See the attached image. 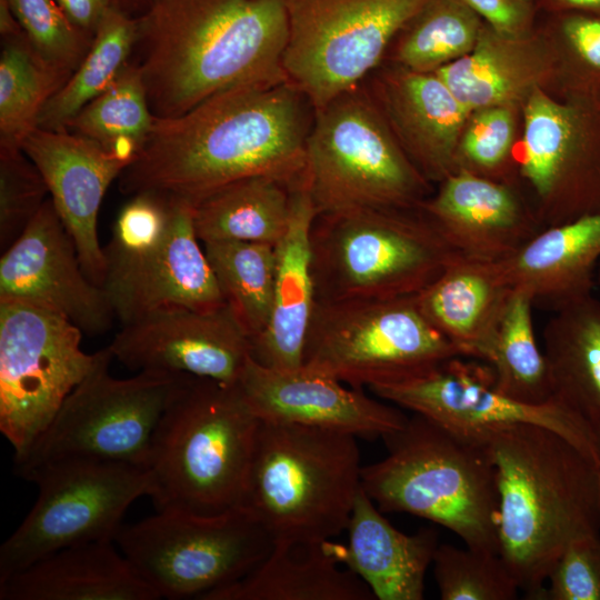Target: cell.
Wrapping results in <instances>:
<instances>
[{
    "instance_id": "obj_1",
    "label": "cell",
    "mask_w": 600,
    "mask_h": 600,
    "mask_svg": "<svg viewBox=\"0 0 600 600\" xmlns=\"http://www.w3.org/2000/svg\"><path fill=\"white\" fill-rule=\"evenodd\" d=\"M312 106L291 83L227 89L173 118H157L118 178L124 194L156 192L196 204L234 181L304 176Z\"/></svg>"
},
{
    "instance_id": "obj_2",
    "label": "cell",
    "mask_w": 600,
    "mask_h": 600,
    "mask_svg": "<svg viewBox=\"0 0 600 600\" xmlns=\"http://www.w3.org/2000/svg\"><path fill=\"white\" fill-rule=\"evenodd\" d=\"M133 51L157 118L243 84L287 82L286 0H153Z\"/></svg>"
},
{
    "instance_id": "obj_3",
    "label": "cell",
    "mask_w": 600,
    "mask_h": 600,
    "mask_svg": "<svg viewBox=\"0 0 600 600\" xmlns=\"http://www.w3.org/2000/svg\"><path fill=\"white\" fill-rule=\"evenodd\" d=\"M499 492V554L524 598L542 600L547 578L574 538L600 533L599 461L532 423L484 440Z\"/></svg>"
},
{
    "instance_id": "obj_4",
    "label": "cell",
    "mask_w": 600,
    "mask_h": 600,
    "mask_svg": "<svg viewBox=\"0 0 600 600\" xmlns=\"http://www.w3.org/2000/svg\"><path fill=\"white\" fill-rule=\"evenodd\" d=\"M259 423L238 383L190 376L150 443L157 511L217 516L242 507Z\"/></svg>"
},
{
    "instance_id": "obj_5",
    "label": "cell",
    "mask_w": 600,
    "mask_h": 600,
    "mask_svg": "<svg viewBox=\"0 0 600 600\" xmlns=\"http://www.w3.org/2000/svg\"><path fill=\"white\" fill-rule=\"evenodd\" d=\"M382 439L388 454L361 470V486L382 513L427 519L468 548L499 553L498 483L484 442L417 413Z\"/></svg>"
},
{
    "instance_id": "obj_6",
    "label": "cell",
    "mask_w": 600,
    "mask_h": 600,
    "mask_svg": "<svg viewBox=\"0 0 600 600\" xmlns=\"http://www.w3.org/2000/svg\"><path fill=\"white\" fill-rule=\"evenodd\" d=\"M361 470L351 433L260 420L242 507L273 544L332 540L347 529Z\"/></svg>"
},
{
    "instance_id": "obj_7",
    "label": "cell",
    "mask_w": 600,
    "mask_h": 600,
    "mask_svg": "<svg viewBox=\"0 0 600 600\" xmlns=\"http://www.w3.org/2000/svg\"><path fill=\"white\" fill-rule=\"evenodd\" d=\"M416 208L319 214L311 227L316 301L414 296L460 256Z\"/></svg>"
},
{
    "instance_id": "obj_8",
    "label": "cell",
    "mask_w": 600,
    "mask_h": 600,
    "mask_svg": "<svg viewBox=\"0 0 600 600\" xmlns=\"http://www.w3.org/2000/svg\"><path fill=\"white\" fill-rule=\"evenodd\" d=\"M304 180L318 216L419 208L426 188L363 82L313 110Z\"/></svg>"
},
{
    "instance_id": "obj_9",
    "label": "cell",
    "mask_w": 600,
    "mask_h": 600,
    "mask_svg": "<svg viewBox=\"0 0 600 600\" xmlns=\"http://www.w3.org/2000/svg\"><path fill=\"white\" fill-rule=\"evenodd\" d=\"M109 348L68 394L48 427L28 450L13 458L26 478L48 464L69 460L126 462L146 467L153 432L167 407L191 374L142 370L118 379L110 374Z\"/></svg>"
},
{
    "instance_id": "obj_10",
    "label": "cell",
    "mask_w": 600,
    "mask_h": 600,
    "mask_svg": "<svg viewBox=\"0 0 600 600\" xmlns=\"http://www.w3.org/2000/svg\"><path fill=\"white\" fill-rule=\"evenodd\" d=\"M462 351L421 312L416 294L316 301L303 366L354 389L397 382Z\"/></svg>"
},
{
    "instance_id": "obj_11",
    "label": "cell",
    "mask_w": 600,
    "mask_h": 600,
    "mask_svg": "<svg viewBox=\"0 0 600 600\" xmlns=\"http://www.w3.org/2000/svg\"><path fill=\"white\" fill-rule=\"evenodd\" d=\"M121 553L159 598L200 599L259 566L273 548L244 507L217 516L164 510L116 537Z\"/></svg>"
},
{
    "instance_id": "obj_12",
    "label": "cell",
    "mask_w": 600,
    "mask_h": 600,
    "mask_svg": "<svg viewBox=\"0 0 600 600\" xmlns=\"http://www.w3.org/2000/svg\"><path fill=\"white\" fill-rule=\"evenodd\" d=\"M24 480L38 487L37 500L0 548V580L61 549L116 541L131 503L150 496L146 467L100 460L44 466Z\"/></svg>"
},
{
    "instance_id": "obj_13",
    "label": "cell",
    "mask_w": 600,
    "mask_h": 600,
    "mask_svg": "<svg viewBox=\"0 0 600 600\" xmlns=\"http://www.w3.org/2000/svg\"><path fill=\"white\" fill-rule=\"evenodd\" d=\"M429 0H286L289 83L320 109L358 87Z\"/></svg>"
},
{
    "instance_id": "obj_14",
    "label": "cell",
    "mask_w": 600,
    "mask_h": 600,
    "mask_svg": "<svg viewBox=\"0 0 600 600\" xmlns=\"http://www.w3.org/2000/svg\"><path fill=\"white\" fill-rule=\"evenodd\" d=\"M82 336L54 312L0 301V430L14 458L28 450L96 364L99 351L86 353Z\"/></svg>"
},
{
    "instance_id": "obj_15",
    "label": "cell",
    "mask_w": 600,
    "mask_h": 600,
    "mask_svg": "<svg viewBox=\"0 0 600 600\" xmlns=\"http://www.w3.org/2000/svg\"><path fill=\"white\" fill-rule=\"evenodd\" d=\"M453 357L420 374L370 387L377 397L440 424L462 437L484 442L494 431L532 423L549 428L599 461L596 429L557 399L529 404L497 390L491 367Z\"/></svg>"
},
{
    "instance_id": "obj_16",
    "label": "cell",
    "mask_w": 600,
    "mask_h": 600,
    "mask_svg": "<svg viewBox=\"0 0 600 600\" xmlns=\"http://www.w3.org/2000/svg\"><path fill=\"white\" fill-rule=\"evenodd\" d=\"M0 301L49 310L91 337L107 332L116 319L104 289L84 273L50 197L1 254Z\"/></svg>"
},
{
    "instance_id": "obj_17",
    "label": "cell",
    "mask_w": 600,
    "mask_h": 600,
    "mask_svg": "<svg viewBox=\"0 0 600 600\" xmlns=\"http://www.w3.org/2000/svg\"><path fill=\"white\" fill-rule=\"evenodd\" d=\"M132 370L186 373L238 383L251 340L227 304L212 310L171 308L122 324L108 346Z\"/></svg>"
},
{
    "instance_id": "obj_18",
    "label": "cell",
    "mask_w": 600,
    "mask_h": 600,
    "mask_svg": "<svg viewBox=\"0 0 600 600\" xmlns=\"http://www.w3.org/2000/svg\"><path fill=\"white\" fill-rule=\"evenodd\" d=\"M172 200L174 210L166 239L147 252L106 269L102 288L121 326L158 310L204 311L226 304L199 244L193 206Z\"/></svg>"
},
{
    "instance_id": "obj_19",
    "label": "cell",
    "mask_w": 600,
    "mask_h": 600,
    "mask_svg": "<svg viewBox=\"0 0 600 600\" xmlns=\"http://www.w3.org/2000/svg\"><path fill=\"white\" fill-rule=\"evenodd\" d=\"M238 386L261 421L376 439L402 428L408 420L401 410L370 398L361 389H348L343 382L303 364L272 369L250 357Z\"/></svg>"
},
{
    "instance_id": "obj_20",
    "label": "cell",
    "mask_w": 600,
    "mask_h": 600,
    "mask_svg": "<svg viewBox=\"0 0 600 600\" xmlns=\"http://www.w3.org/2000/svg\"><path fill=\"white\" fill-rule=\"evenodd\" d=\"M21 149L42 174L84 273L102 287L106 258L98 239V213L109 186L128 163L96 141L68 130L36 128Z\"/></svg>"
},
{
    "instance_id": "obj_21",
    "label": "cell",
    "mask_w": 600,
    "mask_h": 600,
    "mask_svg": "<svg viewBox=\"0 0 600 600\" xmlns=\"http://www.w3.org/2000/svg\"><path fill=\"white\" fill-rule=\"evenodd\" d=\"M420 209L462 258L498 262L516 253L544 227L503 183L458 170Z\"/></svg>"
},
{
    "instance_id": "obj_22",
    "label": "cell",
    "mask_w": 600,
    "mask_h": 600,
    "mask_svg": "<svg viewBox=\"0 0 600 600\" xmlns=\"http://www.w3.org/2000/svg\"><path fill=\"white\" fill-rule=\"evenodd\" d=\"M369 92L426 178L443 180L456 172L458 139L470 110L436 72L399 66L374 78Z\"/></svg>"
},
{
    "instance_id": "obj_23",
    "label": "cell",
    "mask_w": 600,
    "mask_h": 600,
    "mask_svg": "<svg viewBox=\"0 0 600 600\" xmlns=\"http://www.w3.org/2000/svg\"><path fill=\"white\" fill-rule=\"evenodd\" d=\"M286 233L274 246L272 309L263 332L251 341V358L272 369L303 364L306 337L316 304L311 271V227L318 216L303 178L291 187Z\"/></svg>"
},
{
    "instance_id": "obj_24",
    "label": "cell",
    "mask_w": 600,
    "mask_h": 600,
    "mask_svg": "<svg viewBox=\"0 0 600 600\" xmlns=\"http://www.w3.org/2000/svg\"><path fill=\"white\" fill-rule=\"evenodd\" d=\"M348 543L338 544L340 562L370 588L378 600H422L424 579L439 546L434 528L413 534L397 530L359 489L348 521Z\"/></svg>"
},
{
    "instance_id": "obj_25",
    "label": "cell",
    "mask_w": 600,
    "mask_h": 600,
    "mask_svg": "<svg viewBox=\"0 0 600 600\" xmlns=\"http://www.w3.org/2000/svg\"><path fill=\"white\" fill-rule=\"evenodd\" d=\"M114 541L56 551L0 580V600H158Z\"/></svg>"
},
{
    "instance_id": "obj_26",
    "label": "cell",
    "mask_w": 600,
    "mask_h": 600,
    "mask_svg": "<svg viewBox=\"0 0 600 600\" xmlns=\"http://www.w3.org/2000/svg\"><path fill=\"white\" fill-rule=\"evenodd\" d=\"M498 262L508 283L527 290L534 306L554 311L592 294L600 263V211L546 227Z\"/></svg>"
},
{
    "instance_id": "obj_27",
    "label": "cell",
    "mask_w": 600,
    "mask_h": 600,
    "mask_svg": "<svg viewBox=\"0 0 600 600\" xmlns=\"http://www.w3.org/2000/svg\"><path fill=\"white\" fill-rule=\"evenodd\" d=\"M512 290L499 262L459 257L416 299L428 321L464 357L486 362Z\"/></svg>"
},
{
    "instance_id": "obj_28",
    "label": "cell",
    "mask_w": 600,
    "mask_h": 600,
    "mask_svg": "<svg viewBox=\"0 0 600 600\" xmlns=\"http://www.w3.org/2000/svg\"><path fill=\"white\" fill-rule=\"evenodd\" d=\"M338 544H273L247 576L202 600H374L368 584L340 562Z\"/></svg>"
},
{
    "instance_id": "obj_29",
    "label": "cell",
    "mask_w": 600,
    "mask_h": 600,
    "mask_svg": "<svg viewBox=\"0 0 600 600\" xmlns=\"http://www.w3.org/2000/svg\"><path fill=\"white\" fill-rule=\"evenodd\" d=\"M533 48L526 33H502L483 22L472 50L436 73L470 111L507 107L537 89L543 62Z\"/></svg>"
},
{
    "instance_id": "obj_30",
    "label": "cell",
    "mask_w": 600,
    "mask_h": 600,
    "mask_svg": "<svg viewBox=\"0 0 600 600\" xmlns=\"http://www.w3.org/2000/svg\"><path fill=\"white\" fill-rule=\"evenodd\" d=\"M552 397L600 423V300L592 294L553 311L543 330Z\"/></svg>"
},
{
    "instance_id": "obj_31",
    "label": "cell",
    "mask_w": 600,
    "mask_h": 600,
    "mask_svg": "<svg viewBox=\"0 0 600 600\" xmlns=\"http://www.w3.org/2000/svg\"><path fill=\"white\" fill-rule=\"evenodd\" d=\"M291 184L270 176L229 183L193 204L201 242L233 240L276 246L287 231Z\"/></svg>"
},
{
    "instance_id": "obj_32",
    "label": "cell",
    "mask_w": 600,
    "mask_h": 600,
    "mask_svg": "<svg viewBox=\"0 0 600 600\" xmlns=\"http://www.w3.org/2000/svg\"><path fill=\"white\" fill-rule=\"evenodd\" d=\"M531 294L514 287L492 338L486 363L498 391L517 401L542 404L553 399L543 350L533 327Z\"/></svg>"
},
{
    "instance_id": "obj_33",
    "label": "cell",
    "mask_w": 600,
    "mask_h": 600,
    "mask_svg": "<svg viewBox=\"0 0 600 600\" xmlns=\"http://www.w3.org/2000/svg\"><path fill=\"white\" fill-rule=\"evenodd\" d=\"M71 74L46 61L23 32L2 38L0 146L21 148L48 101Z\"/></svg>"
},
{
    "instance_id": "obj_34",
    "label": "cell",
    "mask_w": 600,
    "mask_h": 600,
    "mask_svg": "<svg viewBox=\"0 0 600 600\" xmlns=\"http://www.w3.org/2000/svg\"><path fill=\"white\" fill-rule=\"evenodd\" d=\"M224 303L253 341L266 329L272 309L276 249L259 242H203Z\"/></svg>"
},
{
    "instance_id": "obj_35",
    "label": "cell",
    "mask_w": 600,
    "mask_h": 600,
    "mask_svg": "<svg viewBox=\"0 0 600 600\" xmlns=\"http://www.w3.org/2000/svg\"><path fill=\"white\" fill-rule=\"evenodd\" d=\"M154 119L140 69L129 60L112 83L69 121L66 130L96 141L129 166Z\"/></svg>"
},
{
    "instance_id": "obj_36",
    "label": "cell",
    "mask_w": 600,
    "mask_h": 600,
    "mask_svg": "<svg viewBox=\"0 0 600 600\" xmlns=\"http://www.w3.org/2000/svg\"><path fill=\"white\" fill-rule=\"evenodd\" d=\"M136 39L137 22L112 6L79 67L43 108L37 128L66 130L69 121L117 78L130 60Z\"/></svg>"
},
{
    "instance_id": "obj_37",
    "label": "cell",
    "mask_w": 600,
    "mask_h": 600,
    "mask_svg": "<svg viewBox=\"0 0 600 600\" xmlns=\"http://www.w3.org/2000/svg\"><path fill=\"white\" fill-rule=\"evenodd\" d=\"M482 20L461 0H429L398 32L396 62L417 72H436L474 47Z\"/></svg>"
},
{
    "instance_id": "obj_38",
    "label": "cell",
    "mask_w": 600,
    "mask_h": 600,
    "mask_svg": "<svg viewBox=\"0 0 600 600\" xmlns=\"http://www.w3.org/2000/svg\"><path fill=\"white\" fill-rule=\"evenodd\" d=\"M432 566L442 600H513L520 590L499 553L439 543Z\"/></svg>"
},
{
    "instance_id": "obj_39",
    "label": "cell",
    "mask_w": 600,
    "mask_h": 600,
    "mask_svg": "<svg viewBox=\"0 0 600 600\" xmlns=\"http://www.w3.org/2000/svg\"><path fill=\"white\" fill-rule=\"evenodd\" d=\"M7 1L33 49L50 64L72 76L94 36L78 29L56 0Z\"/></svg>"
},
{
    "instance_id": "obj_40",
    "label": "cell",
    "mask_w": 600,
    "mask_h": 600,
    "mask_svg": "<svg viewBox=\"0 0 600 600\" xmlns=\"http://www.w3.org/2000/svg\"><path fill=\"white\" fill-rule=\"evenodd\" d=\"M48 186L21 148L0 146V247L8 249L47 201Z\"/></svg>"
},
{
    "instance_id": "obj_41",
    "label": "cell",
    "mask_w": 600,
    "mask_h": 600,
    "mask_svg": "<svg viewBox=\"0 0 600 600\" xmlns=\"http://www.w3.org/2000/svg\"><path fill=\"white\" fill-rule=\"evenodd\" d=\"M174 200L156 193L139 192L120 209L109 243L103 248L108 266L131 260L160 244L169 233Z\"/></svg>"
},
{
    "instance_id": "obj_42",
    "label": "cell",
    "mask_w": 600,
    "mask_h": 600,
    "mask_svg": "<svg viewBox=\"0 0 600 600\" xmlns=\"http://www.w3.org/2000/svg\"><path fill=\"white\" fill-rule=\"evenodd\" d=\"M542 600H600V533L572 539L553 564Z\"/></svg>"
},
{
    "instance_id": "obj_43",
    "label": "cell",
    "mask_w": 600,
    "mask_h": 600,
    "mask_svg": "<svg viewBox=\"0 0 600 600\" xmlns=\"http://www.w3.org/2000/svg\"><path fill=\"white\" fill-rule=\"evenodd\" d=\"M513 119L503 106L476 110L460 142L466 170L476 174L500 168L511 148Z\"/></svg>"
},
{
    "instance_id": "obj_44",
    "label": "cell",
    "mask_w": 600,
    "mask_h": 600,
    "mask_svg": "<svg viewBox=\"0 0 600 600\" xmlns=\"http://www.w3.org/2000/svg\"><path fill=\"white\" fill-rule=\"evenodd\" d=\"M557 27L588 80L600 82V13L562 11Z\"/></svg>"
},
{
    "instance_id": "obj_45",
    "label": "cell",
    "mask_w": 600,
    "mask_h": 600,
    "mask_svg": "<svg viewBox=\"0 0 600 600\" xmlns=\"http://www.w3.org/2000/svg\"><path fill=\"white\" fill-rule=\"evenodd\" d=\"M494 30L508 34L527 33L532 7L519 0H461Z\"/></svg>"
},
{
    "instance_id": "obj_46",
    "label": "cell",
    "mask_w": 600,
    "mask_h": 600,
    "mask_svg": "<svg viewBox=\"0 0 600 600\" xmlns=\"http://www.w3.org/2000/svg\"><path fill=\"white\" fill-rule=\"evenodd\" d=\"M68 19L81 31L94 36L112 7L110 0H56Z\"/></svg>"
},
{
    "instance_id": "obj_47",
    "label": "cell",
    "mask_w": 600,
    "mask_h": 600,
    "mask_svg": "<svg viewBox=\"0 0 600 600\" xmlns=\"http://www.w3.org/2000/svg\"><path fill=\"white\" fill-rule=\"evenodd\" d=\"M557 10L600 13V0H546Z\"/></svg>"
},
{
    "instance_id": "obj_48",
    "label": "cell",
    "mask_w": 600,
    "mask_h": 600,
    "mask_svg": "<svg viewBox=\"0 0 600 600\" xmlns=\"http://www.w3.org/2000/svg\"><path fill=\"white\" fill-rule=\"evenodd\" d=\"M597 433L598 453H599V470H600V423L593 426Z\"/></svg>"
},
{
    "instance_id": "obj_49",
    "label": "cell",
    "mask_w": 600,
    "mask_h": 600,
    "mask_svg": "<svg viewBox=\"0 0 600 600\" xmlns=\"http://www.w3.org/2000/svg\"><path fill=\"white\" fill-rule=\"evenodd\" d=\"M596 283L600 287V263L598 266L597 273H596Z\"/></svg>"
},
{
    "instance_id": "obj_50",
    "label": "cell",
    "mask_w": 600,
    "mask_h": 600,
    "mask_svg": "<svg viewBox=\"0 0 600 600\" xmlns=\"http://www.w3.org/2000/svg\"><path fill=\"white\" fill-rule=\"evenodd\" d=\"M520 2H522L523 4H527L529 7H532V1L533 0H519Z\"/></svg>"
}]
</instances>
